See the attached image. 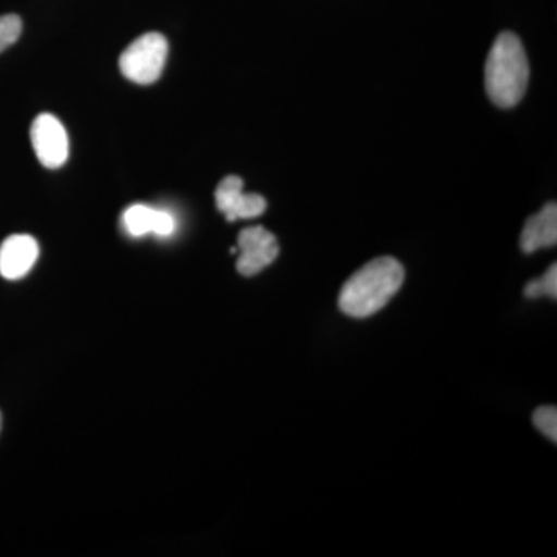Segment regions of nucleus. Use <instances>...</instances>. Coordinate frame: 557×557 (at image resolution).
Here are the masks:
<instances>
[{"label":"nucleus","mask_w":557,"mask_h":557,"mask_svg":"<svg viewBox=\"0 0 557 557\" xmlns=\"http://www.w3.org/2000/svg\"><path fill=\"white\" fill-rule=\"evenodd\" d=\"M405 282V269L397 259L370 260L354 274L339 293V309L347 317L369 318L391 302Z\"/></svg>","instance_id":"1"},{"label":"nucleus","mask_w":557,"mask_h":557,"mask_svg":"<svg viewBox=\"0 0 557 557\" xmlns=\"http://www.w3.org/2000/svg\"><path fill=\"white\" fill-rule=\"evenodd\" d=\"M530 65L522 42L515 33L497 36L487 54L485 86L487 97L498 108H515L525 95Z\"/></svg>","instance_id":"2"},{"label":"nucleus","mask_w":557,"mask_h":557,"mask_svg":"<svg viewBox=\"0 0 557 557\" xmlns=\"http://www.w3.org/2000/svg\"><path fill=\"white\" fill-rule=\"evenodd\" d=\"M168 39L160 33H146L139 36L123 51L120 70L124 78L141 86L159 81L166 65Z\"/></svg>","instance_id":"3"},{"label":"nucleus","mask_w":557,"mask_h":557,"mask_svg":"<svg viewBox=\"0 0 557 557\" xmlns=\"http://www.w3.org/2000/svg\"><path fill=\"white\" fill-rule=\"evenodd\" d=\"M32 145L42 166L58 170L69 160V135L60 120L51 113H40L33 121Z\"/></svg>","instance_id":"4"},{"label":"nucleus","mask_w":557,"mask_h":557,"mask_svg":"<svg viewBox=\"0 0 557 557\" xmlns=\"http://www.w3.org/2000/svg\"><path fill=\"white\" fill-rule=\"evenodd\" d=\"M239 259H237V271L242 276H256L260 271L276 260L278 245L276 236L263 226H251L245 228L237 239Z\"/></svg>","instance_id":"5"},{"label":"nucleus","mask_w":557,"mask_h":557,"mask_svg":"<svg viewBox=\"0 0 557 557\" xmlns=\"http://www.w3.org/2000/svg\"><path fill=\"white\" fill-rule=\"evenodd\" d=\"M215 205L228 222L259 218L267 209V200L262 196L244 193V180L237 175H228L220 182L215 189Z\"/></svg>","instance_id":"6"},{"label":"nucleus","mask_w":557,"mask_h":557,"mask_svg":"<svg viewBox=\"0 0 557 557\" xmlns=\"http://www.w3.org/2000/svg\"><path fill=\"white\" fill-rule=\"evenodd\" d=\"M39 258V245L28 234H14L0 245V276L17 281L27 276Z\"/></svg>","instance_id":"7"},{"label":"nucleus","mask_w":557,"mask_h":557,"mask_svg":"<svg viewBox=\"0 0 557 557\" xmlns=\"http://www.w3.org/2000/svg\"><path fill=\"white\" fill-rule=\"evenodd\" d=\"M123 223L132 237H143L149 233L168 237L175 231V219L170 212L146 207V205H132L127 208L123 214Z\"/></svg>","instance_id":"8"},{"label":"nucleus","mask_w":557,"mask_h":557,"mask_svg":"<svg viewBox=\"0 0 557 557\" xmlns=\"http://www.w3.org/2000/svg\"><path fill=\"white\" fill-rule=\"evenodd\" d=\"M557 242V207L547 203L537 214L527 220L520 236V248L523 252L537 251V249L555 247Z\"/></svg>","instance_id":"9"},{"label":"nucleus","mask_w":557,"mask_h":557,"mask_svg":"<svg viewBox=\"0 0 557 557\" xmlns=\"http://www.w3.org/2000/svg\"><path fill=\"white\" fill-rule=\"evenodd\" d=\"M525 296L530 299L547 298L556 299L557 298V267L556 263H553L552 267L547 270V273L544 276L539 278H534L530 284L525 287Z\"/></svg>","instance_id":"10"},{"label":"nucleus","mask_w":557,"mask_h":557,"mask_svg":"<svg viewBox=\"0 0 557 557\" xmlns=\"http://www.w3.org/2000/svg\"><path fill=\"white\" fill-rule=\"evenodd\" d=\"M22 33V21L17 14L0 16V53L16 44Z\"/></svg>","instance_id":"11"},{"label":"nucleus","mask_w":557,"mask_h":557,"mask_svg":"<svg viewBox=\"0 0 557 557\" xmlns=\"http://www.w3.org/2000/svg\"><path fill=\"white\" fill-rule=\"evenodd\" d=\"M534 426L552 440L553 443L557 442V410L553 406H544L539 408L533 416Z\"/></svg>","instance_id":"12"},{"label":"nucleus","mask_w":557,"mask_h":557,"mask_svg":"<svg viewBox=\"0 0 557 557\" xmlns=\"http://www.w3.org/2000/svg\"><path fill=\"white\" fill-rule=\"evenodd\" d=\"M0 429H2V413H0Z\"/></svg>","instance_id":"13"}]
</instances>
